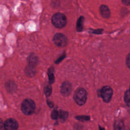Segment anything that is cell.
Wrapping results in <instances>:
<instances>
[{
  "mask_svg": "<svg viewBox=\"0 0 130 130\" xmlns=\"http://www.w3.org/2000/svg\"><path fill=\"white\" fill-rule=\"evenodd\" d=\"M54 72V68L53 67H51L49 68L48 71H47V74L49 78V84H51L54 83L55 77L53 74Z\"/></svg>",
  "mask_w": 130,
  "mask_h": 130,
  "instance_id": "cell-12",
  "label": "cell"
},
{
  "mask_svg": "<svg viewBox=\"0 0 130 130\" xmlns=\"http://www.w3.org/2000/svg\"><path fill=\"white\" fill-rule=\"evenodd\" d=\"M100 11L101 15L105 18H109L110 15V11L108 8L105 5H102L100 8Z\"/></svg>",
  "mask_w": 130,
  "mask_h": 130,
  "instance_id": "cell-9",
  "label": "cell"
},
{
  "mask_svg": "<svg viewBox=\"0 0 130 130\" xmlns=\"http://www.w3.org/2000/svg\"><path fill=\"white\" fill-rule=\"evenodd\" d=\"M59 112L56 110H54L52 111L51 114V117L53 119H56L58 117Z\"/></svg>",
  "mask_w": 130,
  "mask_h": 130,
  "instance_id": "cell-18",
  "label": "cell"
},
{
  "mask_svg": "<svg viewBox=\"0 0 130 130\" xmlns=\"http://www.w3.org/2000/svg\"><path fill=\"white\" fill-rule=\"evenodd\" d=\"M72 91L71 84L68 81L63 82L60 87V92L63 96H67L70 94Z\"/></svg>",
  "mask_w": 130,
  "mask_h": 130,
  "instance_id": "cell-7",
  "label": "cell"
},
{
  "mask_svg": "<svg viewBox=\"0 0 130 130\" xmlns=\"http://www.w3.org/2000/svg\"><path fill=\"white\" fill-rule=\"evenodd\" d=\"M114 130H125L123 123L119 120L116 121L114 124Z\"/></svg>",
  "mask_w": 130,
  "mask_h": 130,
  "instance_id": "cell-14",
  "label": "cell"
},
{
  "mask_svg": "<svg viewBox=\"0 0 130 130\" xmlns=\"http://www.w3.org/2000/svg\"><path fill=\"white\" fill-rule=\"evenodd\" d=\"M126 63L128 68L130 69V53L127 55L126 59Z\"/></svg>",
  "mask_w": 130,
  "mask_h": 130,
  "instance_id": "cell-20",
  "label": "cell"
},
{
  "mask_svg": "<svg viewBox=\"0 0 130 130\" xmlns=\"http://www.w3.org/2000/svg\"><path fill=\"white\" fill-rule=\"evenodd\" d=\"M4 126L5 130H17L18 124L15 119L9 118L4 122Z\"/></svg>",
  "mask_w": 130,
  "mask_h": 130,
  "instance_id": "cell-6",
  "label": "cell"
},
{
  "mask_svg": "<svg viewBox=\"0 0 130 130\" xmlns=\"http://www.w3.org/2000/svg\"><path fill=\"white\" fill-rule=\"evenodd\" d=\"M47 103L50 108H52L53 107L54 105H53V103L52 102L49 101L48 100H47Z\"/></svg>",
  "mask_w": 130,
  "mask_h": 130,
  "instance_id": "cell-23",
  "label": "cell"
},
{
  "mask_svg": "<svg viewBox=\"0 0 130 130\" xmlns=\"http://www.w3.org/2000/svg\"><path fill=\"white\" fill-rule=\"evenodd\" d=\"M124 101L126 105L130 107V90H128L125 91L124 97Z\"/></svg>",
  "mask_w": 130,
  "mask_h": 130,
  "instance_id": "cell-17",
  "label": "cell"
},
{
  "mask_svg": "<svg viewBox=\"0 0 130 130\" xmlns=\"http://www.w3.org/2000/svg\"><path fill=\"white\" fill-rule=\"evenodd\" d=\"M35 103L31 99H25L21 103V111L25 115H29L32 114L35 111Z\"/></svg>",
  "mask_w": 130,
  "mask_h": 130,
  "instance_id": "cell-2",
  "label": "cell"
},
{
  "mask_svg": "<svg viewBox=\"0 0 130 130\" xmlns=\"http://www.w3.org/2000/svg\"><path fill=\"white\" fill-rule=\"evenodd\" d=\"M84 20V18L83 16H80L77 21L76 24V29L78 31H81L83 28V22Z\"/></svg>",
  "mask_w": 130,
  "mask_h": 130,
  "instance_id": "cell-13",
  "label": "cell"
},
{
  "mask_svg": "<svg viewBox=\"0 0 130 130\" xmlns=\"http://www.w3.org/2000/svg\"><path fill=\"white\" fill-rule=\"evenodd\" d=\"M52 88L51 84H47L45 85L44 88V91L46 96L47 97L49 96L52 93Z\"/></svg>",
  "mask_w": 130,
  "mask_h": 130,
  "instance_id": "cell-16",
  "label": "cell"
},
{
  "mask_svg": "<svg viewBox=\"0 0 130 130\" xmlns=\"http://www.w3.org/2000/svg\"><path fill=\"white\" fill-rule=\"evenodd\" d=\"M27 62L28 63V65L35 67L39 62L38 57L34 53H31L27 58Z\"/></svg>",
  "mask_w": 130,
  "mask_h": 130,
  "instance_id": "cell-8",
  "label": "cell"
},
{
  "mask_svg": "<svg viewBox=\"0 0 130 130\" xmlns=\"http://www.w3.org/2000/svg\"><path fill=\"white\" fill-rule=\"evenodd\" d=\"M100 130H105L104 128H103V127H100Z\"/></svg>",
  "mask_w": 130,
  "mask_h": 130,
  "instance_id": "cell-25",
  "label": "cell"
},
{
  "mask_svg": "<svg viewBox=\"0 0 130 130\" xmlns=\"http://www.w3.org/2000/svg\"><path fill=\"white\" fill-rule=\"evenodd\" d=\"M51 21L53 25L55 27L61 28L66 26L67 22V19L64 14L60 12H57L52 16Z\"/></svg>",
  "mask_w": 130,
  "mask_h": 130,
  "instance_id": "cell-1",
  "label": "cell"
},
{
  "mask_svg": "<svg viewBox=\"0 0 130 130\" xmlns=\"http://www.w3.org/2000/svg\"><path fill=\"white\" fill-rule=\"evenodd\" d=\"M65 56H66V55H62V56H60L59 58H58L56 61H55V63H57V64H58V63H59L60 61H61V60L63 59H64V58L65 57Z\"/></svg>",
  "mask_w": 130,
  "mask_h": 130,
  "instance_id": "cell-22",
  "label": "cell"
},
{
  "mask_svg": "<svg viewBox=\"0 0 130 130\" xmlns=\"http://www.w3.org/2000/svg\"><path fill=\"white\" fill-rule=\"evenodd\" d=\"M6 88L9 92H13L16 89V84L13 81H8L5 84Z\"/></svg>",
  "mask_w": 130,
  "mask_h": 130,
  "instance_id": "cell-11",
  "label": "cell"
},
{
  "mask_svg": "<svg viewBox=\"0 0 130 130\" xmlns=\"http://www.w3.org/2000/svg\"><path fill=\"white\" fill-rule=\"evenodd\" d=\"M76 118L78 119V120L81 121H87L90 118L89 116H78L76 117Z\"/></svg>",
  "mask_w": 130,
  "mask_h": 130,
  "instance_id": "cell-19",
  "label": "cell"
},
{
  "mask_svg": "<svg viewBox=\"0 0 130 130\" xmlns=\"http://www.w3.org/2000/svg\"><path fill=\"white\" fill-rule=\"evenodd\" d=\"M87 99V92L83 88H78L74 93V99L75 102L79 106L85 104Z\"/></svg>",
  "mask_w": 130,
  "mask_h": 130,
  "instance_id": "cell-3",
  "label": "cell"
},
{
  "mask_svg": "<svg viewBox=\"0 0 130 130\" xmlns=\"http://www.w3.org/2000/svg\"><path fill=\"white\" fill-rule=\"evenodd\" d=\"M122 3L124 4V5H129L130 4V1L129 0H125V1H122Z\"/></svg>",
  "mask_w": 130,
  "mask_h": 130,
  "instance_id": "cell-24",
  "label": "cell"
},
{
  "mask_svg": "<svg viewBox=\"0 0 130 130\" xmlns=\"http://www.w3.org/2000/svg\"><path fill=\"white\" fill-rule=\"evenodd\" d=\"M129 90H130V86H129Z\"/></svg>",
  "mask_w": 130,
  "mask_h": 130,
  "instance_id": "cell-26",
  "label": "cell"
},
{
  "mask_svg": "<svg viewBox=\"0 0 130 130\" xmlns=\"http://www.w3.org/2000/svg\"><path fill=\"white\" fill-rule=\"evenodd\" d=\"M113 94L112 88L108 86H105L103 87L101 90V96L105 102L108 103L110 101Z\"/></svg>",
  "mask_w": 130,
  "mask_h": 130,
  "instance_id": "cell-5",
  "label": "cell"
},
{
  "mask_svg": "<svg viewBox=\"0 0 130 130\" xmlns=\"http://www.w3.org/2000/svg\"><path fill=\"white\" fill-rule=\"evenodd\" d=\"M25 73L29 77L34 76L36 73L35 67L28 64L25 69Z\"/></svg>",
  "mask_w": 130,
  "mask_h": 130,
  "instance_id": "cell-10",
  "label": "cell"
},
{
  "mask_svg": "<svg viewBox=\"0 0 130 130\" xmlns=\"http://www.w3.org/2000/svg\"><path fill=\"white\" fill-rule=\"evenodd\" d=\"M53 42L57 46L64 47L68 43V39L64 35L61 33H56L53 37Z\"/></svg>",
  "mask_w": 130,
  "mask_h": 130,
  "instance_id": "cell-4",
  "label": "cell"
},
{
  "mask_svg": "<svg viewBox=\"0 0 130 130\" xmlns=\"http://www.w3.org/2000/svg\"><path fill=\"white\" fill-rule=\"evenodd\" d=\"M5 129V126L3 120L0 118V130H4Z\"/></svg>",
  "mask_w": 130,
  "mask_h": 130,
  "instance_id": "cell-21",
  "label": "cell"
},
{
  "mask_svg": "<svg viewBox=\"0 0 130 130\" xmlns=\"http://www.w3.org/2000/svg\"><path fill=\"white\" fill-rule=\"evenodd\" d=\"M59 112L58 117L62 122H63L67 119L68 116V112L63 110H60Z\"/></svg>",
  "mask_w": 130,
  "mask_h": 130,
  "instance_id": "cell-15",
  "label": "cell"
}]
</instances>
